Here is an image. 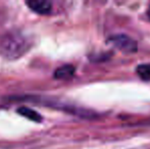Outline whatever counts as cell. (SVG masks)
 Masks as SVG:
<instances>
[{
    "label": "cell",
    "mask_w": 150,
    "mask_h": 149,
    "mask_svg": "<svg viewBox=\"0 0 150 149\" xmlns=\"http://www.w3.org/2000/svg\"><path fill=\"white\" fill-rule=\"evenodd\" d=\"M27 5L31 10L38 14H48L51 12L52 9L51 3L45 0H31L27 2Z\"/></svg>",
    "instance_id": "cell-3"
},
{
    "label": "cell",
    "mask_w": 150,
    "mask_h": 149,
    "mask_svg": "<svg viewBox=\"0 0 150 149\" xmlns=\"http://www.w3.org/2000/svg\"><path fill=\"white\" fill-rule=\"evenodd\" d=\"M136 73L143 81H150V64H139L136 68Z\"/></svg>",
    "instance_id": "cell-6"
},
{
    "label": "cell",
    "mask_w": 150,
    "mask_h": 149,
    "mask_svg": "<svg viewBox=\"0 0 150 149\" xmlns=\"http://www.w3.org/2000/svg\"><path fill=\"white\" fill-rule=\"evenodd\" d=\"M75 66L71 64H65L54 72V78L57 80H67L71 79L74 75H75Z\"/></svg>",
    "instance_id": "cell-4"
},
{
    "label": "cell",
    "mask_w": 150,
    "mask_h": 149,
    "mask_svg": "<svg viewBox=\"0 0 150 149\" xmlns=\"http://www.w3.org/2000/svg\"><path fill=\"white\" fill-rule=\"evenodd\" d=\"M148 16H149V18H150V8L148 9Z\"/></svg>",
    "instance_id": "cell-7"
},
{
    "label": "cell",
    "mask_w": 150,
    "mask_h": 149,
    "mask_svg": "<svg viewBox=\"0 0 150 149\" xmlns=\"http://www.w3.org/2000/svg\"><path fill=\"white\" fill-rule=\"evenodd\" d=\"M30 47L28 39L21 33H8L0 41V53L7 59H16Z\"/></svg>",
    "instance_id": "cell-1"
},
{
    "label": "cell",
    "mask_w": 150,
    "mask_h": 149,
    "mask_svg": "<svg viewBox=\"0 0 150 149\" xmlns=\"http://www.w3.org/2000/svg\"><path fill=\"white\" fill-rule=\"evenodd\" d=\"M18 113L22 117H27L28 119L36 121V123H40L42 121V117L39 112H37L36 110L32 109L30 107H27V106H22V107L18 108Z\"/></svg>",
    "instance_id": "cell-5"
},
{
    "label": "cell",
    "mask_w": 150,
    "mask_h": 149,
    "mask_svg": "<svg viewBox=\"0 0 150 149\" xmlns=\"http://www.w3.org/2000/svg\"><path fill=\"white\" fill-rule=\"evenodd\" d=\"M108 43L117 47L125 53H134L138 50L137 42L133 38L125 34L112 35L108 38Z\"/></svg>",
    "instance_id": "cell-2"
}]
</instances>
